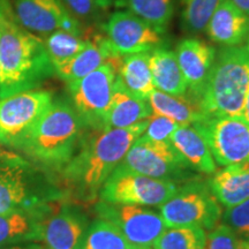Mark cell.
<instances>
[{"instance_id":"ac0fdd59","label":"cell","mask_w":249,"mask_h":249,"mask_svg":"<svg viewBox=\"0 0 249 249\" xmlns=\"http://www.w3.org/2000/svg\"><path fill=\"white\" fill-rule=\"evenodd\" d=\"M205 30L214 43L224 46H240L249 36V17L231 0H222Z\"/></svg>"},{"instance_id":"52a82bcc","label":"cell","mask_w":249,"mask_h":249,"mask_svg":"<svg viewBox=\"0 0 249 249\" xmlns=\"http://www.w3.org/2000/svg\"><path fill=\"white\" fill-rule=\"evenodd\" d=\"M52 102L51 92L37 88L0 98V144L18 150Z\"/></svg>"},{"instance_id":"4fadbf2b","label":"cell","mask_w":249,"mask_h":249,"mask_svg":"<svg viewBox=\"0 0 249 249\" xmlns=\"http://www.w3.org/2000/svg\"><path fill=\"white\" fill-rule=\"evenodd\" d=\"M104 29L112 49L121 57L150 52L163 44V34L129 11L112 14Z\"/></svg>"},{"instance_id":"60d3db41","label":"cell","mask_w":249,"mask_h":249,"mask_svg":"<svg viewBox=\"0 0 249 249\" xmlns=\"http://www.w3.org/2000/svg\"><path fill=\"white\" fill-rule=\"evenodd\" d=\"M240 249H249V241H241Z\"/></svg>"},{"instance_id":"74e56055","label":"cell","mask_w":249,"mask_h":249,"mask_svg":"<svg viewBox=\"0 0 249 249\" xmlns=\"http://www.w3.org/2000/svg\"><path fill=\"white\" fill-rule=\"evenodd\" d=\"M95 1L96 4L98 5L99 8H107L110 7L113 0H95Z\"/></svg>"},{"instance_id":"9c48e42d","label":"cell","mask_w":249,"mask_h":249,"mask_svg":"<svg viewBox=\"0 0 249 249\" xmlns=\"http://www.w3.org/2000/svg\"><path fill=\"white\" fill-rule=\"evenodd\" d=\"M178 183L154 179L117 167L99 192V201L114 204L160 207L172 197Z\"/></svg>"},{"instance_id":"4dcf8cb0","label":"cell","mask_w":249,"mask_h":249,"mask_svg":"<svg viewBox=\"0 0 249 249\" xmlns=\"http://www.w3.org/2000/svg\"><path fill=\"white\" fill-rule=\"evenodd\" d=\"M222 219L223 224L230 227L240 240L249 241V198L231 208H226Z\"/></svg>"},{"instance_id":"30bf717a","label":"cell","mask_w":249,"mask_h":249,"mask_svg":"<svg viewBox=\"0 0 249 249\" xmlns=\"http://www.w3.org/2000/svg\"><path fill=\"white\" fill-rule=\"evenodd\" d=\"M116 79L117 68L107 62L76 82L67 85L71 105L83 124L88 128L104 129Z\"/></svg>"},{"instance_id":"e0dca14e","label":"cell","mask_w":249,"mask_h":249,"mask_svg":"<svg viewBox=\"0 0 249 249\" xmlns=\"http://www.w3.org/2000/svg\"><path fill=\"white\" fill-rule=\"evenodd\" d=\"M121 60L123 57L114 52L107 37L97 35L89 39L88 45L76 57L71 59L64 67L55 71V74L67 85H71L107 62L113 65L118 71Z\"/></svg>"},{"instance_id":"836d02e7","label":"cell","mask_w":249,"mask_h":249,"mask_svg":"<svg viewBox=\"0 0 249 249\" xmlns=\"http://www.w3.org/2000/svg\"><path fill=\"white\" fill-rule=\"evenodd\" d=\"M65 2L74 15L81 18H92L99 8L95 0H65Z\"/></svg>"},{"instance_id":"ffe728a7","label":"cell","mask_w":249,"mask_h":249,"mask_svg":"<svg viewBox=\"0 0 249 249\" xmlns=\"http://www.w3.org/2000/svg\"><path fill=\"white\" fill-rule=\"evenodd\" d=\"M151 114L152 111L148 101L129 92L117 76L111 105L105 118L104 129L128 128L140 121L149 119Z\"/></svg>"},{"instance_id":"1f68e13d","label":"cell","mask_w":249,"mask_h":249,"mask_svg":"<svg viewBox=\"0 0 249 249\" xmlns=\"http://www.w3.org/2000/svg\"><path fill=\"white\" fill-rule=\"evenodd\" d=\"M240 239L225 224H219L207 235L204 249H240Z\"/></svg>"},{"instance_id":"9a60e30c","label":"cell","mask_w":249,"mask_h":249,"mask_svg":"<svg viewBox=\"0 0 249 249\" xmlns=\"http://www.w3.org/2000/svg\"><path fill=\"white\" fill-rule=\"evenodd\" d=\"M89 226L88 218L77 208L53 204L40 223L38 241L44 249H83Z\"/></svg>"},{"instance_id":"ba28073f","label":"cell","mask_w":249,"mask_h":249,"mask_svg":"<svg viewBox=\"0 0 249 249\" xmlns=\"http://www.w3.org/2000/svg\"><path fill=\"white\" fill-rule=\"evenodd\" d=\"M117 167L154 179L178 183L193 177V171L170 142L136 139Z\"/></svg>"},{"instance_id":"cb8c5ba5","label":"cell","mask_w":249,"mask_h":249,"mask_svg":"<svg viewBox=\"0 0 249 249\" xmlns=\"http://www.w3.org/2000/svg\"><path fill=\"white\" fill-rule=\"evenodd\" d=\"M152 114L169 118L181 124H194L207 118L197 102L186 96H172L155 89L148 97Z\"/></svg>"},{"instance_id":"484cf974","label":"cell","mask_w":249,"mask_h":249,"mask_svg":"<svg viewBox=\"0 0 249 249\" xmlns=\"http://www.w3.org/2000/svg\"><path fill=\"white\" fill-rule=\"evenodd\" d=\"M44 45L54 70L64 67L88 45L89 39L65 30H55L45 36Z\"/></svg>"},{"instance_id":"5bb4252c","label":"cell","mask_w":249,"mask_h":249,"mask_svg":"<svg viewBox=\"0 0 249 249\" xmlns=\"http://www.w3.org/2000/svg\"><path fill=\"white\" fill-rule=\"evenodd\" d=\"M13 13L18 23L33 34L44 37L55 30L82 34L79 20L61 0H14Z\"/></svg>"},{"instance_id":"d6986e66","label":"cell","mask_w":249,"mask_h":249,"mask_svg":"<svg viewBox=\"0 0 249 249\" xmlns=\"http://www.w3.org/2000/svg\"><path fill=\"white\" fill-rule=\"evenodd\" d=\"M54 203L36 210L0 213V247L38 241L40 223Z\"/></svg>"},{"instance_id":"277c9868","label":"cell","mask_w":249,"mask_h":249,"mask_svg":"<svg viewBox=\"0 0 249 249\" xmlns=\"http://www.w3.org/2000/svg\"><path fill=\"white\" fill-rule=\"evenodd\" d=\"M249 88V55L245 46H224L198 101L207 117L241 118Z\"/></svg>"},{"instance_id":"f1b7e54d","label":"cell","mask_w":249,"mask_h":249,"mask_svg":"<svg viewBox=\"0 0 249 249\" xmlns=\"http://www.w3.org/2000/svg\"><path fill=\"white\" fill-rule=\"evenodd\" d=\"M132 247L117 226L98 218L90 224L83 249H130Z\"/></svg>"},{"instance_id":"b9f144b4","label":"cell","mask_w":249,"mask_h":249,"mask_svg":"<svg viewBox=\"0 0 249 249\" xmlns=\"http://www.w3.org/2000/svg\"><path fill=\"white\" fill-rule=\"evenodd\" d=\"M245 49H246V51H247V53L249 55V36H248V38H247V43H246Z\"/></svg>"},{"instance_id":"6da1fadb","label":"cell","mask_w":249,"mask_h":249,"mask_svg":"<svg viewBox=\"0 0 249 249\" xmlns=\"http://www.w3.org/2000/svg\"><path fill=\"white\" fill-rule=\"evenodd\" d=\"M147 126L148 119L128 128L95 130L92 136L83 139L79 150L60 171L68 194L81 201H95L103 185Z\"/></svg>"},{"instance_id":"7a4b0ae2","label":"cell","mask_w":249,"mask_h":249,"mask_svg":"<svg viewBox=\"0 0 249 249\" xmlns=\"http://www.w3.org/2000/svg\"><path fill=\"white\" fill-rule=\"evenodd\" d=\"M0 65L4 71L0 98L36 89L55 73L44 40L21 27L14 13H0Z\"/></svg>"},{"instance_id":"e575fe53","label":"cell","mask_w":249,"mask_h":249,"mask_svg":"<svg viewBox=\"0 0 249 249\" xmlns=\"http://www.w3.org/2000/svg\"><path fill=\"white\" fill-rule=\"evenodd\" d=\"M231 1L249 17V0H231Z\"/></svg>"},{"instance_id":"2e32d148","label":"cell","mask_w":249,"mask_h":249,"mask_svg":"<svg viewBox=\"0 0 249 249\" xmlns=\"http://www.w3.org/2000/svg\"><path fill=\"white\" fill-rule=\"evenodd\" d=\"M177 59L194 101H200L205 83L213 66L216 51L200 39L187 38L179 43Z\"/></svg>"},{"instance_id":"ab89813d","label":"cell","mask_w":249,"mask_h":249,"mask_svg":"<svg viewBox=\"0 0 249 249\" xmlns=\"http://www.w3.org/2000/svg\"><path fill=\"white\" fill-rule=\"evenodd\" d=\"M4 85V71H2L1 65H0V88Z\"/></svg>"},{"instance_id":"3957f363","label":"cell","mask_w":249,"mask_h":249,"mask_svg":"<svg viewBox=\"0 0 249 249\" xmlns=\"http://www.w3.org/2000/svg\"><path fill=\"white\" fill-rule=\"evenodd\" d=\"M85 128L73 105L53 101L18 150L39 169L60 172L80 149Z\"/></svg>"},{"instance_id":"d4e9b609","label":"cell","mask_w":249,"mask_h":249,"mask_svg":"<svg viewBox=\"0 0 249 249\" xmlns=\"http://www.w3.org/2000/svg\"><path fill=\"white\" fill-rule=\"evenodd\" d=\"M117 76L124 88L141 99L148 101L149 95L155 90L149 52L124 55Z\"/></svg>"},{"instance_id":"44dd1931","label":"cell","mask_w":249,"mask_h":249,"mask_svg":"<svg viewBox=\"0 0 249 249\" xmlns=\"http://www.w3.org/2000/svg\"><path fill=\"white\" fill-rule=\"evenodd\" d=\"M170 143L192 170L204 174L216 172V161L203 136L193 124H181L171 135Z\"/></svg>"},{"instance_id":"f546056e","label":"cell","mask_w":249,"mask_h":249,"mask_svg":"<svg viewBox=\"0 0 249 249\" xmlns=\"http://www.w3.org/2000/svg\"><path fill=\"white\" fill-rule=\"evenodd\" d=\"M222 0H181V23L188 33L205 30Z\"/></svg>"},{"instance_id":"8d00e7d4","label":"cell","mask_w":249,"mask_h":249,"mask_svg":"<svg viewBox=\"0 0 249 249\" xmlns=\"http://www.w3.org/2000/svg\"><path fill=\"white\" fill-rule=\"evenodd\" d=\"M0 13H13L8 0H0Z\"/></svg>"},{"instance_id":"83f0119b","label":"cell","mask_w":249,"mask_h":249,"mask_svg":"<svg viewBox=\"0 0 249 249\" xmlns=\"http://www.w3.org/2000/svg\"><path fill=\"white\" fill-rule=\"evenodd\" d=\"M205 230L198 226L167 227L152 245L154 249H204Z\"/></svg>"},{"instance_id":"f35d334b","label":"cell","mask_w":249,"mask_h":249,"mask_svg":"<svg viewBox=\"0 0 249 249\" xmlns=\"http://www.w3.org/2000/svg\"><path fill=\"white\" fill-rule=\"evenodd\" d=\"M2 249H44L39 246L31 245V246H26V247H9V248H2Z\"/></svg>"},{"instance_id":"d590c367","label":"cell","mask_w":249,"mask_h":249,"mask_svg":"<svg viewBox=\"0 0 249 249\" xmlns=\"http://www.w3.org/2000/svg\"><path fill=\"white\" fill-rule=\"evenodd\" d=\"M241 119H242V120H245L246 123H247V124H249V88H248L247 96H246L245 107H244V111H242Z\"/></svg>"},{"instance_id":"8992f818","label":"cell","mask_w":249,"mask_h":249,"mask_svg":"<svg viewBox=\"0 0 249 249\" xmlns=\"http://www.w3.org/2000/svg\"><path fill=\"white\" fill-rule=\"evenodd\" d=\"M222 213L209 185L196 180L178 187L172 197L160 205V216L167 227L198 226L211 231Z\"/></svg>"},{"instance_id":"5b68a950","label":"cell","mask_w":249,"mask_h":249,"mask_svg":"<svg viewBox=\"0 0 249 249\" xmlns=\"http://www.w3.org/2000/svg\"><path fill=\"white\" fill-rule=\"evenodd\" d=\"M64 194L42 169L0 148V213L40 209L58 202Z\"/></svg>"},{"instance_id":"7c38bea8","label":"cell","mask_w":249,"mask_h":249,"mask_svg":"<svg viewBox=\"0 0 249 249\" xmlns=\"http://www.w3.org/2000/svg\"><path fill=\"white\" fill-rule=\"evenodd\" d=\"M96 213L99 218L117 226L133 247H151L167 229L160 213L141 205L99 201Z\"/></svg>"},{"instance_id":"8fae6325","label":"cell","mask_w":249,"mask_h":249,"mask_svg":"<svg viewBox=\"0 0 249 249\" xmlns=\"http://www.w3.org/2000/svg\"><path fill=\"white\" fill-rule=\"evenodd\" d=\"M222 166L249 164V124L241 118L207 117L193 124Z\"/></svg>"},{"instance_id":"603a6c76","label":"cell","mask_w":249,"mask_h":249,"mask_svg":"<svg viewBox=\"0 0 249 249\" xmlns=\"http://www.w3.org/2000/svg\"><path fill=\"white\" fill-rule=\"evenodd\" d=\"M149 62L155 89L172 96H186L188 89L176 52L157 48L149 52Z\"/></svg>"},{"instance_id":"4316f807","label":"cell","mask_w":249,"mask_h":249,"mask_svg":"<svg viewBox=\"0 0 249 249\" xmlns=\"http://www.w3.org/2000/svg\"><path fill=\"white\" fill-rule=\"evenodd\" d=\"M130 13L164 34L174 12V0H121Z\"/></svg>"},{"instance_id":"7402d4cb","label":"cell","mask_w":249,"mask_h":249,"mask_svg":"<svg viewBox=\"0 0 249 249\" xmlns=\"http://www.w3.org/2000/svg\"><path fill=\"white\" fill-rule=\"evenodd\" d=\"M208 185L218 203L231 208L249 198V164L231 165L214 172Z\"/></svg>"},{"instance_id":"d6a6232c","label":"cell","mask_w":249,"mask_h":249,"mask_svg":"<svg viewBox=\"0 0 249 249\" xmlns=\"http://www.w3.org/2000/svg\"><path fill=\"white\" fill-rule=\"evenodd\" d=\"M179 126V124L169 118L158 116V114H151L148 119V126L143 135L147 136L148 139L154 140V141L170 142L171 135Z\"/></svg>"},{"instance_id":"7bdbcfd3","label":"cell","mask_w":249,"mask_h":249,"mask_svg":"<svg viewBox=\"0 0 249 249\" xmlns=\"http://www.w3.org/2000/svg\"><path fill=\"white\" fill-rule=\"evenodd\" d=\"M130 249H151L150 247H132Z\"/></svg>"}]
</instances>
